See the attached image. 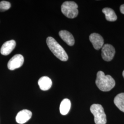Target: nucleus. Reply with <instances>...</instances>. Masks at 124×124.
Listing matches in <instances>:
<instances>
[{
  "instance_id": "nucleus-3",
  "label": "nucleus",
  "mask_w": 124,
  "mask_h": 124,
  "mask_svg": "<svg viewBox=\"0 0 124 124\" xmlns=\"http://www.w3.org/2000/svg\"><path fill=\"white\" fill-rule=\"evenodd\" d=\"M90 111L94 115L95 124H106V115L101 105L93 104L90 107Z\"/></svg>"
},
{
  "instance_id": "nucleus-5",
  "label": "nucleus",
  "mask_w": 124,
  "mask_h": 124,
  "mask_svg": "<svg viewBox=\"0 0 124 124\" xmlns=\"http://www.w3.org/2000/svg\"><path fill=\"white\" fill-rule=\"evenodd\" d=\"M115 53V49L111 45L106 44L102 47V58L106 61H111L114 57Z\"/></svg>"
},
{
  "instance_id": "nucleus-1",
  "label": "nucleus",
  "mask_w": 124,
  "mask_h": 124,
  "mask_svg": "<svg viewBox=\"0 0 124 124\" xmlns=\"http://www.w3.org/2000/svg\"><path fill=\"white\" fill-rule=\"evenodd\" d=\"M96 84L102 92H108L115 87V81L110 75H105L103 72L99 71L97 75Z\"/></svg>"
},
{
  "instance_id": "nucleus-2",
  "label": "nucleus",
  "mask_w": 124,
  "mask_h": 124,
  "mask_svg": "<svg viewBox=\"0 0 124 124\" xmlns=\"http://www.w3.org/2000/svg\"><path fill=\"white\" fill-rule=\"evenodd\" d=\"M46 43L51 51L57 58L62 61L68 60V56L64 49L52 37H47Z\"/></svg>"
},
{
  "instance_id": "nucleus-6",
  "label": "nucleus",
  "mask_w": 124,
  "mask_h": 124,
  "mask_svg": "<svg viewBox=\"0 0 124 124\" xmlns=\"http://www.w3.org/2000/svg\"><path fill=\"white\" fill-rule=\"evenodd\" d=\"M24 62V58L21 54H16L10 59L8 63V67L9 70H13L22 66Z\"/></svg>"
},
{
  "instance_id": "nucleus-15",
  "label": "nucleus",
  "mask_w": 124,
  "mask_h": 124,
  "mask_svg": "<svg viewBox=\"0 0 124 124\" xmlns=\"http://www.w3.org/2000/svg\"><path fill=\"white\" fill-rule=\"evenodd\" d=\"M11 4L8 1H1L0 2V12H4L10 8Z\"/></svg>"
},
{
  "instance_id": "nucleus-12",
  "label": "nucleus",
  "mask_w": 124,
  "mask_h": 124,
  "mask_svg": "<svg viewBox=\"0 0 124 124\" xmlns=\"http://www.w3.org/2000/svg\"><path fill=\"white\" fill-rule=\"evenodd\" d=\"M71 108L70 101L67 98L64 99L62 101L60 105V112L61 114L65 115L68 114Z\"/></svg>"
},
{
  "instance_id": "nucleus-7",
  "label": "nucleus",
  "mask_w": 124,
  "mask_h": 124,
  "mask_svg": "<svg viewBox=\"0 0 124 124\" xmlns=\"http://www.w3.org/2000/svg\"><path fill=\"white\" fill-rule=\"evenodd\" d=\"M32 115V113L30 110L23 109L18 113L16 117V121L18 124H24L31 119Z\"/></svg>"
},
{
  "instance_id": "nucleus-17",
  "label": "nucleus",
  "mask_w": 124,
  "mask_h": 124,
  "mask_svg": "<svg viewBox=\"0 0 124 124\" xmlns=\"http://www.w3.org/2000/svg\"><path fill=\"white\" fill-rule=\"evenodd\" d=\"M123 74V77H124V70L123 71V74Z\"/></svg>"
},
{
  "instance_id": "nucleus-8",
  "label": "nucleus",
  "mask_w": 124,
  "mask_h": 124,
  "mask_svg": "<svg viewBox=\"0 0 124 124\" xmlns=\"http://www.w3.org/2000/svg\"><path fill=\"white\" fill-rule=\"evenodd\" d=\"M89 40L94 48L96 50H99L102 48L104 44V40L102 36L97 33H93L89 36Z\"/></svg>"
},
{
  "instance_id": "nucleus-11",
  "label": "nucleus",
  "mask_w": 124,
  "mask_h": 124,
  "mask_svg": "<svg viewBox=\"0 0 124 124\" xmlns=\"http://www.w3.org/2000/svg\"><path fill=\"white\" fill-rule=\"evenodd\" d=\"M38 85L42 91H47L51 88L52 85V81L47 76H43L38 80Z\"/></svg>"
},
{
  "instance_id": "nucleus-16",
  "label": "nucleus",
  "mask_w": 124,
  "mask_h": 124,
  "mask_svg": "<svg viewBox=\"0 0 124 124\" xmlns=\"http://www.w3.org/2000/svg\"><path fill=\"white\" fill-rule=\"evenodd\" d=\"M120 11L121 13L124 14V4L122 5L120 7Z\"/></svg>"
},
{
  "instance_id": "nucleus-14",
  "label": "nucleus",
  "mask_w": 124,
  "mask_h": 124,
  "mask_svg": "<svg viewBox=\"0 0 124 124\" xmlns=\"http://www.w3.org/2000/svg\"><path fill=\"white\" fill-rule=\"evenodd\" d=\"M114 103L120 111L124 113V93H120L115 97Z\"/></svg>"
},
{
  "instance_id": "nucleus-4",
  "label": "nucleus",
  "mask_w": 124,
  "mask_h": 124,
  "mask_svg": "<svg viewBox=\"0 0 124 124\" xmlns=\"http://www.w3.org/2000/svg\"><path fill=\"white\" fill-rule=\"evenodd\" d=\"M61 11L67 18H74L78 14V5L74 1H67L61 6Z\"/></svg>"
},
{
  "instance_id": "nucleus-9",
  "label": "nucleus",
  "mask_w": 124,
  "mask_h": 124,
  "mask_svg": "<svg viewBox=\"0 0 124 124\" xmlns=\"http://www.w3.org/2000/svg\"><path fill=\"white\" fill-rule=\"evenodd\" d=\"M16 41L14 40H10L5 42L0 48V53L5 56L9 55L15 48Z\"/></svg>"
},
{
  "instance_id": "nucleus-13",
  "label": "nucleus",
  "mask_w": 124,
  "mask_h": 124,
  "mask_svg": "<svg viewBox=\"0 0 124 124\" xmlns=\"http://www.w3.org/2000/svg\"><path fill=\"white\" fill-rule=\"evenodd\" d=\"M102 12L105 14L107 20L110 22H113L117 20V15H116L115 11L113 9L110 8H106L102 10Z\"/></svg>"
},
{
  "instance_id": "nucleus-10",
  "label": "nucleus",
  "mask_w": 124,
  "mask_h": 124,
  "mask_svg": "<svg viewBox=\"0 0 124 124\" xmlns=\"http://www.w3.org/2000/svg\"><path fill=\"white\" fill-rule=\"evenodd\" d=\"M59 35L62 40L68 45L72 46L75 44L74 36L70 32L66 31H59Z\"/></svg>"
}]
</instances>
